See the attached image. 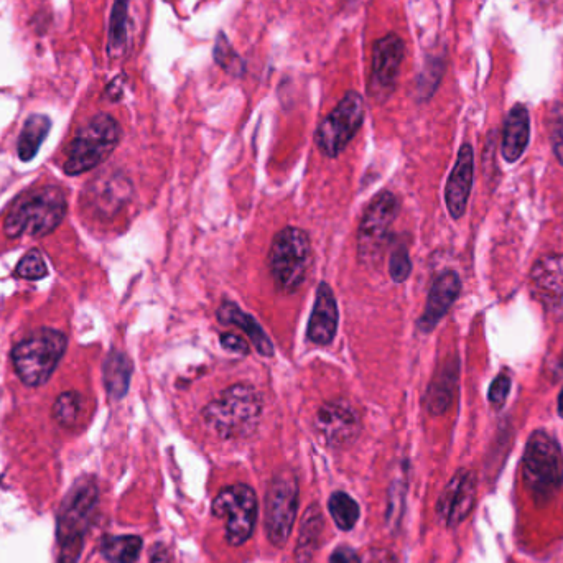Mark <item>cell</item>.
<instances>
[{
    "mask_svg": "<svg viewBox=\"0 0 563 563\" xmlns=\"http://www.w3.org/2000/svg\"><path fill=\"white\" fill-rule=\"evenodd\" d=\"M559 414L560 417H563V389L562 392H560L559 396Z\"/></svg>",
    "mask_w": 563,
    "mask_h": 563,
    "instance_id": "60d3db41",
    "label": "cell"
},
{
    "mask_svg": "<svg viewBox=\"0 0 563 563\" xmlns=\"http://www.w3.org/2000/svg\"><path fill=\"white\" fill-rule=\"evenodd\" d=\"M404 56L405 43L397 33H387L374 43L371 96L377 103H384L396 91Z\"/></svg>",
    "mask_w": 563,
    "mask_h": 563,
    "instance_id": "4fadbf2b",
    "label": "cell"
},
{
    "mask_svg": "<svg viewBox=\"0 0 563 563\" xmlns=\"http://www.w3.org/2000/svg\"><path fill=\"white\" fill-rule=\"evenodd\" d=\"M461 292L460 277L453 270L438 275L427 298L424 313L419 318V330L430 333L453 307Z\"/></svg>",
    "mask_w": 563,
    "mask_h": 563,
    "instance_id": "ac0fdd59",
    "label": "cell"
},
{
    "mask_svg": "<svg viewBox=\"0 0 563 563\" xmlns=\"http://www.w3.org/2000/svg\"><path fill=\"white\" fill-rule=\"evenodd\" d=\"M361 429L358 410L345 399L325 402L315 415L318 437L336 450L353 445L361 435Z\"/></svg>",
    "mask_w": 563,
    "mask_h": 563,
    "instance_id": "7c38bea8",
    "label": "cell"
},
{
    "mask_svg": "<svg viewBox=\"0 0 563 563\" xmlns=\"http://www.w3.org/2000/svg\"><path fill=\"white\" fill-rule=\"evenodd\" d=\"M328 511L340 531H351L361 516L359 504L348 493L336 491L328 499Z\"/></svg>",
    "mask_w": 563,
    "mask_h": 563,
    "instance_id": "4316f807",
    "label": "cell"
},
{
    "mask_svg": "<svg viewBox=\"0 0 563 563\" xmlns=\"http://www.w3.org/2000/svg\"><path fill=\"white\" fill-rule=\"evenodd\" d=\"M221 346L231 353L244 354V356L249 354L246 341L242 340L241 336L233 335V333H224L221 336Z\"/></svg>",
    "mask_w": 563,
    "mask_h": 563,
    "instance_id": "8d00e7d4",
    "label": "cell"
},
{
    "mask_svg": "<svg viewBox=\"0 0 563 563\" xmlns=\"http://www.w3.org/2000/svg\"><path fill=\"white\" fill-rule=\"evenodd\" d=\"M458 384V363L447 361L438 369L425 394V409L430 415H443L450 409Z\"/></svg>",
    "mask_w": 563,
    "mask_h": 563,
    "instance_id": "7402d4cb",
    "label": "cell"
},
{
    "mask_svg": "<svg viewBox=\"0 0 563 563\" xmlns=\"http://www.w3.org/2000/svg\"><path fill=\"white\" fill-rule=\"evenodd\" d=\"M216 318L221 325L241 328L249 336V340L252 341L257 353L264 358L274 356V345H272L269 336L266 335V331L262 330V326L257 323L256 318H252L249 313L242 312L236 303H223L216 312Z\"/></svg>",
    "mask_w": 563,
    "mask_h": 563,
    "instance_id": "ffe728a7",
    "label": "cell"
},
{
    "mask_svg": "<svg viewBox=\"0 0 563 563\" xmlns=\"http://www.w3.org/2000/svg\"><path fill=\"white\" fill-rule=\"evenodd\" d=\"M68 203L60 187L33 188L14 201L5 218V234L9 238H43L55 231L66 216Z\"/></svg>",
    "mask_w": 563,
    "mask_h": 563,
    "instance_id": "7a4b0ae2",
    "label": "cell"
},
{
    "mask_svg": "<svg viewBox=\"0 0 563 563\" xmlns=\"http://www.w3.org/2000/svg\"><path fill=\"white\" fill-rule=\"evenodd\" d=\"M442 68L443 63L440 60L425 66L424 73H422V75L419 76V80H417V94H419V99L425 101V99H429L430 96L435 93L438 83L442 80Z\"/></svg>",
    "mask_w": 563,
    "mask_h": 563,
    "instance_id": "836d02e7",
    "label": "cell"
},
{
    "mask_svg": "<svg viewBox=\"0 0 563 563\" xmlns=\"http://www.w3.org/2000/svg\"><path fill=\"white\" fill-rule=\"evenodd\" d=\"M531 135V117L526 106L517 104L509 111L503 129L501 152L506 162L516 163L526 152Z\"/></svg>",
    "mask_w": 563,
    "mask_h": 563,
    "instance_id": "d6986e66",
    "label": "cell"
},
{
    "mask_svg": "<svg viewBox=\"0 0 563 563\" xmlns=\"http://www.w3.org/2000/svg\"><path fill=\"white\" fill-rule=\"evenodd\" d=\"M81 396L78 392L70 391L61 394L53 405V417L61 427H73L81 414Z\"/></svg>",
    "mask_w": 563,
    "mask_h": 563,
    "instance_id": "f546056e",
    "label": "cell"
},
{
    "mask_svg": "<svg viewBox=\"0 0 563 563\" xmlns=\"http://www.w3.org/2000/svg\"><path fill=\"white\" fill-rule=\"evenodd\" d=\"M99 491L93 480L84 478L70 489L58 512V563H78L84 537L91 526V517L98 506Z\"/></svg>",
    "mask_w": 563,
    "mask_h": 563,
    "instance_id": "3957f363",
    "label": "cell"
},
{
    "mask_svg": "<svg viewBox=\"0 0 563 563\" xmlns=\"http://www.w3.org/2000/svg\"><path fill=\"white\" fill-rule=\"evenodd\" d=\"M257 494L247 484H233L221 489L213 499V516L224 521V534L229 545L239 547L251 539L257 521Z\"/></svg>",
    "mask_w": 563,
    "mask_h": 563,
    "instance_id": "30bf717a",
    "label": "cell"
},
{
    "mask_svg": "<svg viewBox=\"0 0 563 563\" xmlns=\"http://www.w3.org/2000/svg\"><path fill=\"white\" fill-rule=\"evenodd\" d=\"M473 175H475V152L470 144H465L458 152L455 167L450 173L445 188L448 213L453 219H460L465 215L473 187Z\"/></svg>",
    "mask_w": 563,
    "mask_h": 563,
    "instance_id": "2e32d148",
    "label": "cell"
},
{
    "mask_svg": "<svg viewBox=\"0 0 563 563\" xmlns=\"http://www.w3.org/2000/svg\"><path fill=\"white\" fill-rule=\"evenodd\" d=\"M132 363L122 351H112L104 361L103 381L109 396L119 401L126 396L131 386Z\"/></svg>",
    "mask_w": 563,
    "mask_h": 563,
    "instance_id": "cb8c5ba5",
    "label": "cell"
},
{
    "mask_svg": "<svg viewBox=\"0 0 563 563\" xmlns=\"http://www.w3.org/2000/svg\"><path fill=\"white\" fill-rule=\"evenodd\" d=\"M213 58H215L216 65L234 76V78H242L246 75V63L242 60L239 53L234 50L233 43L229 42V38L224 35V32H219L216 37L215 48H213Z\"/></svg>",
    "mask_w": 563,
    "mask_h": 563,
    "instance_id": "f1b7e54d",
    "label": "cell"
},
{
    "mask_svg": "<svg viewBox=\"0 0 563 563\" xmlns=\"http://www.w3.org/2000/svg\"><path fill=\"white\" fill-rule=\"evenodd\" d=\"M550 131H552V147H554L555 157L563 167V103L552 112Z\"/></svg>",
    "mask_w": 563,
    "mask_h": 563,
    "instance_id": "e575fe53",
    "label": "cell"
},
{
    "mask_svg": "<svg viewBox=\"0 0 563 563\" xmlns=\"http://www.w3.org/2000/svg\"><path fill=\"white\" fill-rule=\"evenodd\" d=\"M132 183L119 172L101 173L86 188V206L98 218H112L129 203Z\"/></svg>",
    "mask_w": 563,
    "mask_h": 563,
    "instance_id": "9a60e30c",
    "label": "cell"
},
{
    "mask_svg": "<svg viewBox=\"0 0 563 563\" xmlns=\"http://www.w3.org/2000/svg\"><path fill=\"white\" fill-rule=\"evenodd\" d=\"M264 397L251 384H234L206 405L201 417L206 427L223 440L251 435L259 425Z\"/></svg>",
    "mask_w": 563,
    "mask_h": 563,
    "instance_id": "6da1fadb",
    "label": "cell"
},
{
    "mask_svg": "<svg viewBox=\"0 0 563 563\" xmlns=\"http://www.w3.org/2000/svg\"><path fill=\"white\" fill-rule=\"evenodd\" d=\"M399 208L396 195L384 190L364 210L358 229V257L363 266L373 267L381 262Z\"/></svg>",
    "mask_w": 563,
    "mask_h": 563,
    "instance_id": "9c48e42d",
    "label": "cell"
},
{
    "mask_svg": "<svg viewBox=\"0 0 563 563\" xmlns=\"http://www.w3.org/2000/svg\"><path fill=\"white\" fill-rule=\"evenodd\" d=\"M361 563H397L396 555L392 554L391 550L386 549H373L369 550L368 554L364 555Z\"/></svg>",
    "mask_w": 563,
    "mask_h": 563,
    "instance_id": "f35d334b",
    "label": "cell"
},
{
    "mask_svg": "<svg viewBox=\"0 0 563 563\" xmlns=\"http://www.w3.org/2000/svg\"><path fill=\"white\" fill-rule=\"evenodd\" d=\"M300 486L294 471L282 470L270 480L266 493L267 539L270 544L282 549L289 542L294 531L295 517L298 511Z\"/></svg>",
    "mask_w": 563,
    "mask_h": 563,
    "instance_id": "ba28073f",
    "label": "cell"
},
{
    "mask_svg": "<svg viewBox=\"0 0 563 563\" xmlns=\"http://www.w3.org/2000/svg\"><path fill=\"white\" fill-rule=\"evenodd\" d=\"M328 563H361V557L356 554V550L351 547H338L335 552L330 555Z\"/></svg>",
    "mask_w": 563,
    "mask_h": 563,
    "instance_id": "74e56055",
    "label": "cell"
},
{
    "mask_svg": "<svg viewBox=\"0 0 563 563\" xmlns=\"http://www.w3.org/2000/svg\"><path fill=\"white\" fill-rule=\"evenodd\" d=\"M405 489H407V483H405L404 475L396 478L389 486L386 509V527L389 529H396L401 524L402 514H404Z\"/></svg>",
    "mask_w": 563,
    "mask_h": 563,
    "instance_id": "4dcf8cb0",
    "label": "cell"
},
{
    "mask_svg": "<svg viewBox=\"0 0 563 563\" xmlns=\"http://www.w3.org/2000/svg\"><path fill=\"white\" fill-rule=\"evenodd\" d=\"M410 272H412V261L409 251L405 246H397L389 257V275L396 284H402L409 279Z\"/></svg>",
    "mask_w": 563,
    "mask_h": 563,
    "instance_id": "d6a6232c",
    "label": "cell"
},
{
    "mask_svg": "<svg viewBox=\"0 0 563 563\" xmlns=\"http://www.w3.org/2000/svg\"><path fill=\"white\" fill-rule=\"evenodd\" d=\"M47 274V262L43 259L42 254L35 249L27 252L17 266V275L22 279L40 280L47 277Z\"/></svg>",
    "mask_w": 563,
    "mask_h": 563,
    "instance_id": "1f68e13d",
    "label": "cell"
},
{
    "mask_svg": "<svg viewBox=\"0 0 563 563\" xmlns=\"http://www.w3.org/2000/svg\"><path fill=\"white\" fill-rule=\"evenodd\" d=\"M149 560L150 563H170L172 562V554H170V549H168L167 545L157 542L150 550Z\"/></svg>",
    "mask_w": 563,
    "mask_h": 563,
    "instance_id": "ab89813d",
    "label": "cell"
},
{
    "mask_svg": "<svg viewBox=\"0 0 563 563\" xmlns=\"http://www.w3.org/2000/svg\"><path fill=\"white\" fill-rule=\"evenodd\" d=\"M66 345V336L50 328H42L25 336L10 354L20 381L28 387L47 384L65 354Z\"/></svg>",
    "mask_w": 563,
    "mask_h": 563,
    "instance_id": "277c9868",
    "label": "cell"
},
{
    "mask_svg": "<svg viewBox=\"0 0 563 563\" xmlns=\"http://www.w3.org/2000/svg\"><path fill=\"white\" fill-rule=\"evenodd\" d=\"M524 483L537 503H547L563 484L562 448L554 437L537 430L527 440L524 460Z\"/></svg>",
    "mask_w": 563,
    "mask_h": 563,
    "instance_id": "5b68a950",
    "label": "cell"
},
{
    "mask_svg": "<svg viewBox=\"0 0 563 563\" xmlns=\"http://www.w3.org/2000/svg\"><path fill=\"white\" fill-rule=\"evenodd\" d=\"M50 127H52V122L47 116L35 114V116L28 117L24 129L20 132L19 147H17L22 162H30L37 155L40 145L50 132Z\"/></svg>",
    "mask_w": 563,
    "mask_h": 563,
    "instance_id": "d4e9b609",
    "label": "cell"
},
{
    "mask_svg": "<svg viewBox=\"0 0 563 563\" xmlns=\"http://www.w3.org/2000/svg\"><path fill=\"white\" fill-rule=\"evenodd\" d=\"M478 481L475 471H456L437 501V516L447 527L460 526L475 508Z\"/></svg>",
    "mask_w": 563,
    "mask_h": 563,
    "instance_id": "5bb4252c",
    "label": "cell"
},
{
    "mask_svg": "<svg viewBox=\"0 0 563 563\" xmlns=\"http://www.w3.org/2000/svg\"><path fill=\"white\" fill-rule=\"evenodd\" d=\"M323 532L322 509L317 503L312 504L303 514L298 529L297 547H295V562L312 563L313 557L320 547Z\"/></svg>",
    "mask_w": 563,
    "mask_h": 563,
    "instance_id": "603a6c76",
    "label": "cell"
},
{
    "mask_svg": "<svg viewBox=\"0 0 563 563\" xmlns=\"http://www.w3.org/2000/svg\"><path fill=\"white\" fill-rule=\"evenodd\" d=\"M340 322V312L333 289L326 282L318 285L312 317L308 322L307 336L313 345L328 346L335 340Z\"/></svg>",
    "mask_w": 563,
    "mask_h": 563,
    "instance_id": "e0dca14e",
    "label": "cell"
},
{
    "mask_svg": "<svg viewBox=\"0 0 563 563\" xmlns=\"http://www.w3.org/2000/svg\"><path fill=\"white\" fill-rule=\"evenodd\" d=\"M131 0H114L111 22H109V55L119 56L127 43V20Z\"/></svg>",
    "mask_w": 563,
    "mask_h": 563,
    "instance_id": "83f0119b",
    "label": "cell"
},
{
    "mask_svg": "<svg viewBox=\"0 0 563 563\" xmlns=\"http://www.w3.org/2000/svg\"><path fill=\"white\" fill-rule=\"evenodd\" d=\"M532 285L545 303L554 305L563 300V256L542 257L532 270Z\"/></svg>",
    "mask_w": 563,
    "mask_h": 563,
    "instance_id": "44dd1931",
    "label": "cell"
},
{
    "mask_svg": "<svg viewBox=\"0 0 563 563\" xmlns=\"http://www.w3.org/2000/svg\"><path fill=\"white\" fill-rule=\"evenodd\" d=\"M144 542L139 536L104 537L101 552L111 563H135L139 560Z\"/></svg>",
    "mask_w": 563,
    "mask_h": 563,
    "instance_id": "484cf974",
    "label": "cell"
},
{
    "mask_svg": "<svg viewBox=\"0 0 563 563\" xmlns=\"http://www.w3.org/2000/svg\"><path fill=\"white\" fill-rule=\"evenodd\" d=\"M363 121V96L356 91H349L318 126L315 139L320 152L330 159L343 154L363 126Z\"/></svg>",
    "mask_w": 563,
    "mask_h": 563,
    "instance_id": "8fae6325",
    "label": "cell"
},
{
    "mask_svg": "<svg viewBox=\"0 0 563 563\" xmlns=\"http://www.w3.org/2000/svg\"><path fill=\"white\" fill-rule=\"evenodd\" d=\"M269 272L282 294H295L307 279L312 262V242L303 229L284 228L270 244Z\"/></svg>",
    "mask_w": 563,
    "mask_h": 563,
    "instance_id": "8992f818",
    "label": "cell"
},
{
    "mask_svg": "<svg viewBox=\"0 0 563 563\" xmlns=\"http://www.w3.org/2000/svg\"><path fill=\"white\" fill-rule=\"evenodd\" d=\"M509 391H511V379L506 374H501V376L494 379L493 384L489 387V402L494 407H501L508 399Z\"/></svg>",
    "mask_w": 563,
    "mask_h": 563,
    "instance_id": "d590c367",
    "label": "cell"
},
{
    "mask_svg": "<svg viewBox=\"0 0 563 563\" xmlns=\"http://www.w3.org/2000/svg\"><path fill=\"white\" fill-rule=\"evenodd\" d=\"M121 126L109 114H98L86 122L66 152L65 172L71 177L89 172L108 160L121 142Z\"/></svg>",
    "mask_w": 563,
    "mask_h": 563,
    "instance_id": "52a82bcc",
    "label": "cell"
},
{
    "mask_svg": "<svg viewBox=\"0 0 563 563\" xmlns=\"http://www.w3.org/2000/svg\"><path fill=\"white\" fill-rule=\"evenodd\" d=\"M562 368H563V356H562Z\"/></svg>",
    "mask_w": 563,
    "mask_h": 563,
    "instance_id": "b9f144b4",
    "label": "cell"
}]
</instances>
